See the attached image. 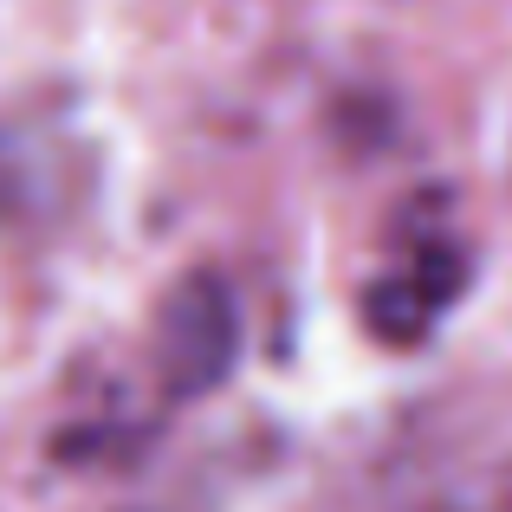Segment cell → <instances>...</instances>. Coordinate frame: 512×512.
<instances>
[{
  "label": "cell",
  "instance_id": "6da1fadb",
  "mask_svg": "<svg viewBox=\"0 0 512 512\" xmlns=\"http://www.w3.org/2000/svg\"><path fill=\"white\" fill-rule=\"evenodd\" d=\"M234 305L214 279H188L182 292L163 305V331H156V363L175 396L221 383V370L234 363Z\"/></svg>",
  "mask_w": 512,
  "mask_h": 512
}]
</instances>
